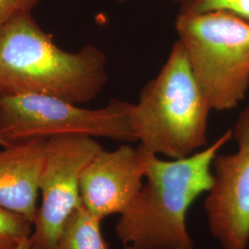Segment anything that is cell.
I'll use <instances>...</instances> for the list:
<instances>
[{
	"label": "cell",
	"instance_id": "7",
	"mask_svg": "<svg viewBox=\"0 0 249 249\" xmlns=\"http://www.w3.org/2000/svg\"><path fill=\"white\" fill-rule=\"evenodd\" d=\"M231 130L237 150L215 157L213 184L205 199V213L210 231L223 249H248L249 105L239 114Z\"/></svg>",
	"mask_w": 249,
	"mask_h": 249
},
{
	"label": "cell",
	"instance_id": "2",
	"mask_svg": "<svg viewBox=\"0 0 249 249\" xmlns=\"http://www.w3.org/2000/svg\"><path fill=\"white\" fill-rule=\"evenodd\" d=\"M108 80L106 53L87 45L67 52L32 13L0 30V95H45L76 105L96 98Z\"/></svg>",
	"mask_w": 249,
	"mask_h": 249
},
{
	"label": "cell",
	"instance_id": "13",
	"mask_svg": "<svg viewBox=\"0 0 249 249\" xmlns=\"http://www.w3.org/2000/svg\"><path fill=\"white\" fill-rule=\"evenodd\" d=\"M39 0H0V30L20 15L32 13Z\"/></svg>",
	"mask_w": 249,
	"mask_h": 249
},
{
	"label": "cell",
	"instance_id": "12",
	"mask_svg": "<svg viewBox=\"0 0 249 249\" xmlns=\"http://www.w3.org/2000/svg\"><path fill=\"white\" fill-rule=\"evenodd\" d=\"M181 13L227 11L249 20V0H173Z\"/></svg>",
	"mask_w": 249,
	"mask_h": 249
},
{
	"label": "cell",
	"instance_id": "10",
	"mask_svg": "<svg viewBox=\"0 0 249 249\" xmlns=\"http://www.w3.org/2000/svg\"><path fill=\"white\" fill-rule=\"evenodd\" d=\"M101 223L80 204L64 225L52 249H108Z\"/></svg>",
	"mask_w": 249,
	"mask_h": 249
},
{
	"label": "cell",
	"instance_id": "11",
	"mask_svg": "<svg viewBox=\"0 0 249 249\" xmlns=\"http://www.w3.org/2000/svg\"><path fill=\"white\" fill-rule=\"evenodd\" d=\"M34 223L22 215L0 208V249H17L29 240Z\"/></svg>",
	"mask_w": 249,
	"mask_h": 249
},
{
	"label": "cell",
	"instance_id": "3",
	"mask_svg": "<svg viewBox=\"0 0 249 249\" xmlns=\"http://www.w3.org/2000/svg\"><path fill=\"white\" fill-rule=\"evenodd\" d=\"M212 109L177 40L159 73L134 104L131 124L142 150L169 159L187 157L207 144Z\"/></svg>",
	"mask_w": 249,
	"mask_h": 249
},
{
	"label": "cell",
	"instance_id": "1",
	"mask_svg": "<svg viewBox=\"0 0 249 249\" xmlns=\"http://www.w3.org/2000/svg\"><path fill=\"white\" fill-rule=\"evenodd\" d=\"M231 139L230 129L203 150L175 160H161L143 150L145 182L116 224L124 249H195L187 213L198 196L211 190L214 159Z\"/></svg>",
	"mask_w": 249,
	"mask_h": 249
},
{
	"label": "cell",
	"instance_id": "8",
	"mask_svg": "<svg viewBox=\"0 0 249 249\" xmlns=\"http://www.w3.org/2000/svg\"><path fill=\"white\" fill-rule=\"evenodd\" d=\"M144 181L142 148L128 144L114 151L103 148L81 175V204L101 222L110 215H120L138 196Z\"/></svg>",
	"mask_w": 249,
	"mask_h": 249
},
{
	"label": "cell",
	"instance_id": "9",
	"mask_svg": "<svg viewBox=\"0 0 249 249\" xmlns=\"http://www.w3.org/2000/svg\"><path fill=\"white\" fill-rule=\"evenodd\" d=\"M46 140H32L1 147L0 208L35 223Z\"/></svg>",
	"mask_w": 249,
	"mask_h": 249
},
{
	"label": "cell",
	"instance_id": "15",
	"mask_svg": "<svg viewBox=\"0 0 249 249\" xmlns=\"http://www.w3.org/2000/svg\"><path fill=\"white\" fill-rule=\"evenodd\" d=\"M7 146H9V144L7 142H5L0 138V147H7Z\"/></svg>",
	"mask_w": 249,
	"mask_h": 249
},
{
	"label": "cell",
	"instance_id": "14",
	"mask_svg": "<svg viewBox=\"0 0 249 249\" xmlns=\"http://www.w3.org/2000/svg\"><path fill=\"white\" fill-rule=\"evenodd\" d=\"M31 239V238H30ZM27 240L23 243V244H21L19 247H18L17 249H32V246H31V240Z\"/></svg>",
	"mask_w": 249,
	"mask_h": 249
},
{
	"label": "cell",
	"instance_id": "6",
	"mask_svg": "<svg viewBox=\"0 0 249 249\" xmlns=\"http://www.w3.org/2000/svg\"><path fill=\"white\" fill-rule=\"evenodd\" d=\"M103 149L89 136H61L46 140L45 162L39 188L32 249H52L64 225L81 204L80 178L86 166Z\"/></svg>",
	"mask_w": 249,
	"mask_h": 249
},
{
	"label": "cell",
	"instance_id": "5",
	"mask_svg": "<svg viewBox=\"0 0 249 249\" xmlns=\"http://www.w3.org/2000/svg\"><path fill=\"white\" fill-rule=\"evenodd\" d=\"M132 108L118 99L87 109L52 96L0 95V138L9 145L75 135L133 142Z\"/></svg>",
	"mask_w": 249,
	"mask_h": 249
},
{
	"label": "cell",
	"instance_id": "4",
	"mask_svg": "<svg viewBox=\"0 0 249 249\" xmlns=\"http://www.w3.org/2000/svg\"><path fill=\"white\" fill-rule=\"evenodd\" d=\"M175 29L212 111L238 107L249 89V20L222 10L178 12Z\"/></svg>",
	"mask_w": 249,
	"mask_h": 249
}]
</instances>
